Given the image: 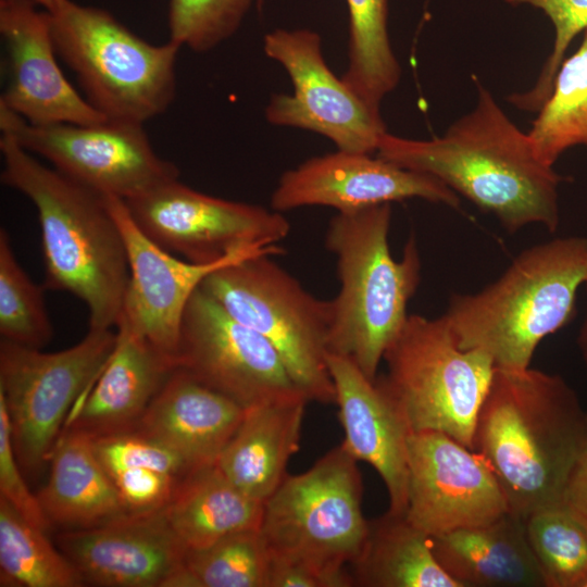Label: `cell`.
Returning <instances> with one entry per match:
<instances>
[{
	"label": "cell",
	"instance_id": "1",
	"mask_svg": "<svg viewBox=\"0 0 587 587\" xmlns=\"http://www.w3.org/2000/svg\"><path fill=\"white\" fill-rule=\"evenodd\" d=\"M474 109L440 137L411 139L385 133L377 155L407 170L434 176L509 233L532 224L554 232L560 223L563 180L536 155L523 133L480 84Z\"/></svg>",
	"mask_w": 587,
	"mask_h": 587
},
{
	"label": "cell",
	"instance_id": "2",
	"mask_svg": "<svg viewBox=\"0 0 587 587\" xmlns=\"http://www.w3.org/2000/svg\"><path fill=\"white\" fill-rule=\"evenodd\" d=\"M586 413L562 376L530 366L495 367L476 420L473 450L492 470L512 514L525 520L540 508L561 503Z\"/></svg>",
	"mask_w": 587,
	"mask_h": 587
},
{
	"label": "cell",
	"instance_id": "3",
	"mask_svg": "<svg viewBox=\"0 0 587 587\" xmlns=\"http://www.w3.org/2000/svg\"><path fill=\"white\" fill-rule=\"evenodd\" d=\"M1 182L35 205L41 232L45 289L80 299L89 328L110 329L122 314L129 279L121 229L103 196L50 168L1 132Z\"/></svg>",
	"mask_w": 587,
	"mask_h": 587
},
{
	"label": "cell",
	"instance_id": "4",
	"mask_svg": "<svg viewBox=\"0 0 587 587\" xmlns=\"http://www.w3.org/2000/svg\"><path fill=\"white\" fill-rule=\"evenodd\" d=\"M587 282V238L559 237L520 252L485 288L453 294L442 314L465 350H479L499 369H526L538 345L576 313Z\"/></svg>",
	"mask_w": 587,
	"mask_h": 587
},
{
	"label": "cell",
	"instance_id": "5",
	"mask_svg": "<svg viewBox=\"0 0 587 587\" xmlns=\"http://www.w3.org/2000/svg\"><path fill=\"white\" fill-rule=\"evenodd\" d=\"M390 223V203L338 212L325 238L340 280L330 300L327 350L350 359L372 380L408 320V303L421 279L415 238L396 260L388 242Z\"/></svg>",
	"mask_w": 587,
	"mask_h": 587
},
{
	"label": "cell",
	"instance_id": "6",
	"mask_svg": "<svg viewBox=\"0 0 587 587\" xmlns=\"http://www.w3.org/2000/svg\"><path fill=\"white\" fill-rule=\"evenodd\" d=\"M50 17L58 55L107 120L143 125L168 109L176 93L177 45H152L110 12L71 0Z\"/></svg>",
	"mask_w": 587,
	"mask_h": 587
},
{
	"label": "cell",
	"instance_id": "7",
	"mask_svg": "<svg viewBox=\"0 0 587 587\" xmlns=\"http://www.w3.org/2000/svg\"><path fill=\"white\" fill-rule=\"evenodd\" d=\"M383 361L386 373L376 382L411 433L441 432L473 449L476 420L495 372L487 354L460 348L444 315L411 314Z\"/></svg>",
	"mask_w": 587,
	"mask_h": 587
},
{
	"label": "cell",
	"instance_id": "8",
	"mask_svg": "<svg viewBox=\"0 0 587 587\" xmlns=\"http://www.w3.org/2000/svg\"><path fill=\"white\" fill-rule=\"evenodd\" d=\"M271 257L258 254L220 267L200 287L275 347L309 401L335 403L327 364L330 300L312 296Z\"/></svg>",
	"mask_w": 587,
	"mask_h": 587
},
{
	"label": "cell",
	"instance_id": "9",
	"mask_svg": "<svg viewBox=\"0 0 587 587\" xmlns=\"http://www.w3.org/2000/svg\"><path fill=\"white\" fill-rule=\"evenodd\" d=\"M362 498L358 461L341 445L305 472L287 474L264 502L260 532L270 553L332 573L350 572L346 567L369 532Z\"/></svg>",
	"mask_w": 587,
	"mask_h": 587
},
{
	"label": "cell",
	"instance_id": "10",
	"mask_svg": "<svg viewBox=\"0 0 587 587\" xmlns=\"http://www.w3.org/2000/svg\"><path fill=\"white\" fill-rule=\"evenodd\" d=\"M115 340L112 328H89L71 348L42 352L1 339L0 396L21 467L35 472L50 461L71 408L102 372Z\"/></svg>",
	"mask_w": 587,
	"mask_h": 587
},
{
	"label": "cell",
	"instance_id": "11",
	"mask_svg": "<svg viewBox=\"0 0 587 587\" xmlns=\"http://www.w3.org/2000/svg\"><path fill=\"white\" fill-rule=\"evenodd\" d=\"M0 129L101 196L128 200L179 177L177 166L154 151L142 124L36 125L0 104Z\"/></svg>",
	"mask_w": 587,
	"mask_h": 587
},
{
	"label": "cell",
	"instance_id": "12",
	"mask_svg": "<svg viewBox=\"0 0 587 587\" xmlns=\"http://www.w3.org/2000/svg\"><path fill=\"white\" fill-rule=\"evenodd\" d=\"M124 201L148 238L195 263H214L249 247L276 245L290 229L280 212L202 193L179 178Z\"/></svg>",
	"mask_w": 587,
	"mask_h": 587
},
{
	"label": "cell",
	"instance_id": "13",
	"mask_svg": "<svg viewBox=\"0 0 587 587\" xmlns=\"http://www.w3.org/2000/svg\"><path fill=\"white\" fill-rule=\"evenodd\" d=\"M270 59L289 75L292 95L275 93L265 109L268 123L312 130L338 150L373 154L387 133L371 109L326 64L321 36L311 29H274L263 39Z\"/></svg>",
	"mask_w": 587,
	"mask_h": 587
},
{
	"label": "cell",
	"instance_id": "14",
	"mask_svg": "<svg viewBox=\"0 0 587 587\" xmlns=\"http://www.w3.org/2000/svg\"><path fill=\"white\" fill-rule=\"evenodd\" d=\"M177 367L243 408L302 394L275 347L199 286L186 307Z\"/></svg>",
	"mask_w": 587,
	"mask_h": 587
},
{
	"label": "cell",
	"instance_id": "15",
	"mask_svg": "<svg viewBox=\"0 0 587 587\" xmlns=\"http://www.w3.org/2000/svg\"><path fill=\"white\" fill-rule=\"evenodd\" d=\"M509 511L486 460L441 432L408 437L405 516L428 536L489 524Z\"/></svg>",
	"mask_w": 587,
	"mask_h": 587
},
{
	"label": "cell",
	"instance_id": "16",
	"mask_svg": "<svg viewBox=\"0 0 587 587\" xmlns=\"http://www.w3.org/2000/svg\"><path fill=\"white\" fill-rule=\"evenodd\" d=\"M103 197L121 229L127 252L129 279L122 313L153 346L175 360L186 307L204 278L239 260L283 252L276 245L254 246L214 263L182 260L141 232L123 199Z\"/></svg>",
	"mask_w": 587,
	"mask_h": 587
},
{
	"label": "cell",
	"instance_id": "17",
	"mask_svg": "<svg viewBox=\"0 0 587 587\" xmlns=\"http://www.w3.org/2000/svg\"><path fill=\"white\" fill-rule=\"evenodd\" d=\"M420 198L458 209L459 195L432 175L398 166L370 153L338 150L286 171L271 197L274 211L322 205L349 212Z\"/></svg>",
	"mask_w": 587,
	"mask_h": 587
},
{
	"label": "cell",
	"instance_id": "18",
	"mask_svg": "<svg viewBox=\"0 0 587 587\" xmlns=\"http://www.w3.org/2000/svg\"><path fill=\"white\" fill-rule=\"evenodd\" d=\"M0 34L9 75L0 104L36 125L107 121L61 71L49 12L33 0H0Z\"/></svg>",
	"mask_w": 587,
	"mask_h": 587
},
{
	"label": "cell",
	"instance_id": "19",
	"mask_svg": "<svg viewBox=\"0 0 587 587\" xmlns=\"http://www.w3.org/2000/svg\"><path fill=\"white\" fill-rule=\"evenodd\" d=\"M57 545L84 584L102 587H167L188 551L163 509L63 532Z\"/></svg>",
	"mask_w": 587,
	"mask_h": 587
},
{
	"label": "cell",
	"instance_id": "20",
	"mask_svg": "<svg viewBox=\"0 0 587 587\" xmlns=\"http://www.w3.org/2000/svg\"><path fill=\"white\" fill-rule=\"evenodd\" d=\"M327 364L345 435L340 445L378 473L387 489L388 511L405 514L411 432L404 419L376 379L369 378L350 359L327 353Z\"/></svg>",
	"mask_w": 587,
	"mask_h": 587
},
{
	"label": "cell",
	"instance_id": "21",
	"mask_svg": "<svg viewBox=\"0 0 587 587\" xmlns=\"http://www.w3.org/2000/svg\"><path fill=\"white\" fill-rule=\"evenodd\" d=\"M114 349L85 400L72 410L64 428L91 438L136 428L145 411L177 367L122 313Z\"/></svg>",
	"mask_w": 587,
	"mask_h": 587
},
{
	"label": "cell",
	"instance_id": "22",
	"mask_svg": "<svg viewBox=\"0 0 587 587\" xmlns=\"http://www.w3.org/2000/svg\"><path fill=\"white\" fill-rule=\"evenodd\" d=\"M246 408L176 367L136 430L175 451L192 471L215 464Z\"/></svg>",
	"mask_w": 587,
	"mask_h": 587
},
{
	"label": "cell",
	"instance_id": "23",
	"mask_svg": "<svg viewBox=\"0 0 587 587\" xmlns=\"http://www.w3.org/2000/svg\"><path fill=\"white\" fill-rule=\"evenodd\" d=\"M308 402L299 394L247 408L216 460L217 467L243 492L265 502L286 477L287 464L299 449Z\"/></svg>",
	"mask_w": 587,
	"mask_h": 587
},
{
	"label": "cell",
	"instance_id": "24",
	"mask_svg": "<svg viewBox=\"0 0 587 587\" xmlns=\"http://www.w3.org/2000/svg\"><path fill=\"white\" fill-rule=\"evenodd\" d=\"M430 539L439 565L460 587H545L525 520L511 512Z\"/></svg>",
	"mask_w": 587,
	"mask_h": 587
},
{
	"label": "cell",
	"instance_id": "25",
	"mask_svg": "<svg viewBox=\"0 0 587 587\" xmlns=\"http://www.w3.org/2000/svg\"><path fill=\"white\" fill-rule=\"evenodd\" d=\"M50 461L48 482L37 498L51 524L88 528L128 513L91 437L63 428Z\"/></svg>",
	"mask_w": 587,
	"mask_h": 587
},
{
	"label": "cell",
	"instance_id": "26",
	"mask_svg": "<svg viewBox=\"0 0 587 587\" xmlns=\"http://www.w3.org/2000/svg\"><path fill=\"white\" fill-rule=\"evenodd\" d=\"M264 502L230 482L216 464L189 472L163 508L188 550L201 549L242 530L260 529Z\"/></svg>",
	"mask_w": 587,
	"mask_h": 587
},
{
	"label": "cell",
	"instance_id": "27",
	"mask_svg": "<svg viewBox=\"0 0 587 587\" xmlns=\"http://www.w3.org/2000/svg\"><path fill=\"white\" fill-rule=\"evenodd\" d=\"M350 565L358 587H460L436 560L430 536L405 514L390 511L369 521L363 547Z\"/></svg>",
	"mask_w": 587,
	"mask_h": 587
},
{
	"label": "cell",
	"instance_id": "28",
	"mask_svg": "<svg viewBox=\"0 0 587 587\" xmlns=\"http://www.w3.org/2000/svg\"><path fill=\"white\" fill-rule=\"evenodd\" d=\"M349 10V63L341 76L371 109L399 84L401 68L388 34V0H346Z\"/></svg>",
	"mask_w": 587,
	"mask_h": 587
},
{
	"label": "cell",
	"instance_id": "29",
	"mask_svg": "<svg viewBox=\"0 0 587 587\" xmlns=\"http://www.w3.org/2000/svg\"><path fill=\"white\" fill-rule=\"evenodd\" d=\"M527 135L536 155L550 166L567 149L587 146V28L577 50L562 61Z\"/></svg>",
	"mask_w": 587,
	"mask_h": 587
},
{
	"label": "cell",
	"instance_id": "30",
	"mask_svg": "<svg viewBox=\"0 0 587 587\" xmlns=\"http://www.w3.org/2000/svg\"><path fill=\"white\" fill-rule=\"evenodd\" d=\"M75 566L37 527L0 497V586L79 587Z\"/></svg>",
	"mask_w": 587,
	"mask_h": 587
},
{
	"label": "cell",
	"instance_id": "31",
	"mask_svg": "<svg viewBox=\"0 0 587 587\" xmlns=\"http://www.w3.org/2000/svg\"><path fill=\"white\" fill-rule=\"evenodd\" d=\"M527 539L545 587H584L587 525L564 504L540 508L525 519Z\"/></svg>",
	"mask_w": 587,
	"mask_h": 587
},
{
	"label": "cell",
	"instance_id": "32",
	"mask_svg": "<svg viewBox=\"0 0 587 587\" xmlns=\"http://www.w3.org/2000/svg\"><path fill=\"white\" fill-rule=\"evenodd\" d=\"M43 286L35 284L16 260L8 232L0 230L1 339L41 349L53 336L43 301Z\"/></svg>",
	"mask_w": 587,
	"mask_h": 587
},
{
	"label": "cell",
	"instance_id": "33",
	"mask_svg": "<svg viewBox=\"0 0 587 587\" xmlns=\"http://www.w3.org/2000/svg\"><path fill=\"white\" fill-rule=\"evenodd\" d=\"M270 550L260 529L230 534L190 549L185 564L198 587H266Z\"/></svg>",
	"mask_w": 587,
	"mask_h": 587
},
{
	"label": "cell",
	"instance_id": "34",
	"mask_svg": "<svg viewBox=\"0 0 587 587\" xmlns=\"http://www.w3.org/2000/svg\"><path fill=\"white\" fill-rule=\"evenodd\" d=\"M253 0H170V41L193 52H207L230 38Z\"/></svg>",
	"mask_w": 587,
	"mask_h": 587
},
{
	"label": "cell",
	"instance_id": "35",
	"mask_svg": "<svg viewBox=\"0 0 587 587\" xmlns=\"http://www.w3.org/2000/svg\"><path fill=\"white\" fill-rule=\"evenodd\" d=\"M512 5L528 4L540 9L554 28L552 50L535 85L516 92L509 101L520 110L538 111L551 92L555 74L573 39L587 28V0H504Z\"/></svg>",
	"mask_w": 587,
	"mask_h": 587
},
{
	"label": "cell",
	"instance_id": "36",
	"mask_svg": "<svg viewBox=\"0 0 587 587\" xmlns=\"http://www.w3.org/2000/svg\"><path fill=\"white\" fill-rule=\"evenodd\" d=\"M96 453L111 477L130 469H153L186 476L191 470L172 449L133 429L92 438Z\"/></svg>",
	"mask_w": 587,
	"mask_h": 587
},
{
	"label": "cell",
	"instance_id": "37",
	"mask_svg": "<svg viewBox=\"0 0 587 587\" xmlns=\"http://www.w3.org/2000/svg\"><path fill=\"white\" fill-rule=\"evenodd\" d=\"M20 467L12 442L8 409L0 396V497L32 524L47 532L51 523L37 496L30 492Z\"/></svg>",
	"mask_w": 587,
	"mask_h": 587
},
{
	"label": "cell",
	"instance_id": "38",
	"mask_svg": "<svg viewBox=\"0 0 587 587\" xmlns=\"http://www.w3.org/2000/svg\"><path fill=\"white\" fill-rule=\"evenodd\" d=\"M183 477L153 469H130L112 477L128 513L163 509Z\"/></svg>",
	"mask_w": 587,
	"mask_h": 587
},
{
	"label": "cell",
	"instance_id": "39",
	"mask_svg": "<svg viewBox=\"0 0 587 587\" xmlns=\"http://www.w3.org/2000/svg\"><path fill=\"white\" fill-rule=\"evenodd\" d=\"M350 572L332 573L309 563L270 553L266 587H352Z\"/></svg>",
	"mask_w": 587,
	"mask_h": 587
},
{
	"label": "cell",
	"instance_id": "40",
	"mask_svg": "<svg viewBox=\"0 0 587 587\" xmlns=\"http://www.w3.org/2000/svg\"><path fill=\"white\" fill-rule=\"evenodd\" d=\"M561 503L587 525V413L584 436L567 475Z\"/></svg>",
	"mask_w": 587,
	"mask_h": 587
},
{
	"label": "cell",
	"instance_id": "41",
	"mask_svg": "<svg viewBox=\"0 0 587 587\" xmlns=\"http://www.w3.org/2000/svg\"><path fill=\"white\" fill-rule=\"evenodd\" d=\"M585 288L587 294V282L585 284ZM577 347L587 372V310L584 322L582 323L577 335Z\"/></svg>",
	"mask_w": 587,
	"mask_h": 587
},
{
	"label": "cell",
	"instance_id": "42",
	"mask_svg": "<svg viewBox=\"0 0 587 587\" xmlns=\"http://www.w3.org/2000/svg\"><path fill=\"white\" fill-rule=\"evenodd\" d=\"M37 5L43 8L45 11L51 13L60 8L65 0H33Z\"/></svg>",
	"mask_w": 587,
	"mask_h": 587
},
{
	"label": "cell",
	"instance_id": "43",
	"mask_svg": "<svg viewBox=\"0 0 587 587\" xmlns=\"http://www.w3.org/2000/svg\"><path fill=\"white\" fill-rule=\"evenodd\" d=\"M584 587H587V582H586V584H585V586H584Z\"/></svg>",
	"mask_w": 587,
	"mask_h": 587
}]
</instances>
